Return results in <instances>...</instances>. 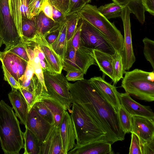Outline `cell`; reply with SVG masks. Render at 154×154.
<instances>
[{"label":"cell","mask_w":154,"mask_h":154,"mask_svg":"<svg viewBox=\"0 0 154 154\" xmlns=\"http://www.w3.org/2000/svg\"><path fill=\"white\" fill-rule=\"evenodd\" d=\"M142 4L145 11L151 14H154V0H142Z\"/></svg>","instance_id":"49"},{"label":"cell","mask_w":154,"mask_h":154,"mask_svg":"<svg viewBox=\"0 0 154 154\" xmlns=\"http://www.w3.org/2000/svg\"><path fill=\"white\" fill-rule=\"evenodd\" d=\"M131 11L126 6L122 9V18L124 27V49L122 53L125 71L129 70L135 61L134 52L131 31L130 14Z\"/></svg>","instance_id":"11"},{"label":"cell","mask_w":154,"mask_h":154,"mask_svg":"<svg viewBox=\"0 0 154 154\" xmlns=\"http://www.w3.org/2000/svg\"><path fill=\"white\" fill-rule=\"evenodd\" d=\"M53 18L57 23L61 25L66 22V15L55 8L53 7Z\"/></svg>","instance_id":"46"},{"label":"cell","mask_w":154,"mask_h":154,"mask_svg":"<svg viewBox=\"0 0 154 154\" xmlns=\"http://www.w3.org/2000/svg\"><path fill=\"white\" fill-rule=\"evenodd\" d=\"M88 80L92 86L118 111L121 104L119 97V92L116 87L100 76H94Z\"/></svg>","instance_id":"15"},{"label":"cell","mask_w":154,"mask_h":154,"mask_svg":"<svg viewBox=\"0 0 154 154\" xmlns=\"http://www.w3.org/2000/svg\"><path fill=\"white\" fill-rule=\"evenodd\" d=\"M0 60L8 72L19 82V79L24 74L28 63L8 51H0Z\"/></svg>","instance_id":"13"},{"label":"cell","mask_w":154,"mask_h":154,"mask_svg":"<svg viewBox=\"0 0 154 154\" xmlns=\"http://www.w3.org/2000/svg\"><path fill=\"white\" fill-rule=\"evenodd\" d=\"M45 85L49 97L60 103L66 110H70L71 98L69 82L63 73L50 74L43 71Z\"/></svg>","instance_id":"7"},{"label":"cell","mask_w":154,"mask_h":154,"mask_svg":"<svg viewBox=\"0 0 154 154\" xmlns=\"http://www.w3.org/2000/svg\"><path fill=\"white\" fill-rule=\"evenodd\" d=\"M62 62L63 69L66 72L81 71L84 74H86L91 65L96 64L93 50L81 44L78 48L75 50L70 42L67 45L64 57Z\"/></svg>","instance_id":"6"},{"label":"cell","mask_w":154,"mask_h":154,"mask_svg":"<svg viewBox=\"0 0 154 154\" xmlns=\"http://www.w3.org/2000/svg\"><path fill=\"white\" fill-rule=\"evenodd\" d=\"M8 51L14 54L27 63L29 60L24 44H19L13 46Z\"/></svg>","instance_id":"41"},{"label":"cell","mask_w":154,"mask_h":154,"mask_svg":"<svg viewBox=\"0 0 154 154\" xmlns=\"http://www.w3.org/2000/svg\"><path fill=\"white\" fill-rule=\"evenodd\" d=\"M113 2L120 5L127 6L131 13L134 14L142 24L145 21V9L142 4V0H112Z\"/></svg>","instance_id":"23"},{"label":"cell","mask_w":154,"mask_h":154,"mask_svg":"<svg viewBox=\"0 0 154 154\" xmlns=\"http://www.w3.org/2000/svg\"><path fill=\"white\" fill-rule=\"evenodd\" d=\"M119 97L121 105L132 116L143 117L154 121V114L150 106L137 103L126 92H119Z\"/></svg>","instance_id":"17"},{"label":"cell","mask_w":154,"mask_h":154,"mask_svg":"<svg viewBox=\"0 0 154 154\" xmlns=\"http://www.w3.org/2000/svg\"><path fill=\"white\" fill-rule=\"evenodd\" d=\"M2 63L4 80L8 82L12 88L19 90L21 87L20 83L17 82L8 72L3 64Z\"/></svg>","instance_id":"40"},{"label":"cell","mask_w":154,"mask_h":154,"mask_svg":"<svg viewBox=\"0 0 154 154\" xmlns=\"http://www.w3.org/2000/svg\"><path fill=\"white\" fill-rule=\"evenodd\" d=\"M111 144L105 140H98L75 146L67 154H113Z\"/></svg>","instance_id":"20"},{"label":"cell","mask_w":154,"mask_h":154,"mask_svg":"<svg viewBox=\"0 0 154 154\" xmlns=\"http://www.w3.org/2000/svg\"><path fill=\"white\" fill-rule=\"evenodd\" d=\"M52 125L40 116L32 107L29 112L25 127L31 131L37 137L40 146Z\"/></svg>","instance_id":"12"},{"label":"cell","mask_w":154,"mask_h":154,"mask_svg":"<svg viewBox=\"0 0 154 154\" xmlns=\"http://www.w3.org/2000/svg\"><path fill=\"white\" fill-rule=\"evenodd\" d=\"M140 142L142 154H154V138L148 141Z\"/></svg>","instance_id":"45"},{"label":"cell","mask_w":154,"mask_h":154,"mask_svg":"<svg viewBox=\"0 0 154 154\" xmlns=\"http://www.w3.org/2000/svg\"><path fill=\"white\" fill-rule=\"evenodd\" d=\"M32 63L34 70V74L37 77L43 87L47 90L45 83L43 72L40 64L38 56L35 54V57Z\"/></svg>","instance_id":"37"},{"label":"cell","mask_w":154,"mask_h":154,"mask_svg":"<svg viewBox=\"0 0 154 154\" xmlns=\"http://www.w3.org/2000/svg\"><path fill=\"white\" fill-rule=\"evenodd\" d=\"M0 36L5 45V51L23 44L11 16L8 0H0Z\"/></svg>","instance_id":"8"},{"label":"cell","mask_w":154,"mask_h":154,"mask_svg":"<svg viewBox=\"0 0 154 154\" xmlns=\"http://www.w3.org/2000/svg\"><path fill=\"white\" fill-rule=\"evenodd\" d=\"M131 133L137 135L141 142L151 140L154 138V121L143 117L132 116Z\"/></svg>","instance_id":"19"},{"label":"cell","mask_w":154,"mask_h":154,"mask_svg":"<svg viewBox=\"0 0 154 154\" xmlns=\"http://www.w3.org/2000/svg\"><path fill=\"white\" fill-rule=\"evenodd\" d=\"M72 104V109L69 112L76 136L75 146L105 140V134L99 125L79 105L74 103Z\"/></svg>","instance_id":"4"},{"label":"cell","mask_w":154,"mask_h":154,"mask_svg":"<svg viewBox=\"0 0 154 154\" xmlns=\"http://www.w3.org/2000/svg\"><path fill=\"white\" fill-rule=\"evenodd\" d=\"M3 43V42L2 39L0 36V47H1Z\"/></svg>","instance_id":"52"},{"label":"cell","mask_w":154,"mask_h":154,"mask_svg":"<svg viewBox=\"0 0 154 154\" xmlns=\"http://www.w3.org/2000/svg\"><path fill=\"white\" fill-rule=\"evenodd\" d=\"M66 22L60 25L59 34L51 46L60 57L61 60L64 59L66 48Z\"/></svg>","instance_id":"26"},{"label":"cell","mask_w":154,"mask_h":154,"mask_svg":"<svg viewBox=\"0 0 154 154\" xmlns=\"http://www.w3.org/2000/svg\"><path fill=\"white\" fill-rule=\"evenodd\" d=\"M84 74L81 71H70L67 72L66 77L68 81H75L84 79Z\"/></svg>","instance_id":"47"},{"label":"cell","mask_w":154,"mask_h":154,"mask_svg":"<svg viewBox=\"0 0 154 154\" xmlns=\"http://www.w3.org/2000/svg\"><path fill=\"white\" fill-rule=\"evenodd\" d=\"M66 50L67 45L71 40L78 25L80 19V17L77 12L68 14L66 15Z\"/></svg>","instance_id":"32"},{"label":"cell","mask_w":154,"mask_h":154,"mask_svg":"<svg viewBox=\"0 0 154 154\" xmlns=\"http://www.w3.org/2000/svg\"><path fill=\"white\" fill-rule=\"evenodd\" d=\"M85 4L83 0H69V8L67 15L77 12Z\"/></svg>","instance_id":"42"},{"label":"cell","mask_w":154,"mask_h":154,"mask_svg":"<svg viewBox=\"0 0 154 154\" xmlns=\"http://www.w3.org/2000/svg\"><path fill=\"white\" fill-rule=\"evenodd\" d=\"M33 107L43 118L52 125L54 124L53 116L49 108L42 101L36 102Z\"/></svg>","instance_id":"33"},{"label":"cell","mask_w":154,"mask_h":154,"mask_svg":"<svg viewBox=\"0 0 154 154\" xmlns=\"http://www.w3.org/2000/svg\"><path fill=\"white\" fill-rule=\"evenodd\" d=\"M86 4H88L89 3L91 2L92 0H83Z\"/></svg>","instance_id":"51"},{"label":"cell","mask_w":154,"mask_h":154,"mask_svg":"<svg viewBox=\"0 0 154 154\" xmlns=\"http://www.w3.org/2000/svg\"><path fill=\"white\" fill-rule=\"evenodd\" d=\"M8 96L21 124L25 126L29 111L27 103L24 97L19 90L14 88H12Z\"/></svg>","instance_id":"21"},{"label":"cell","mask_w":154,"mask_h":154,"mask_svg":"<svg viewBox=\"0 0 154 154\" xmlns=\"http://www.w3.org/2000/svg\"><path fill=\"white\" fill-rule=\"evenodd\" d=\"M44 0H30L29 9L31 18L38 15L42 11V5Z\"/></svg>","instance_id":"39"},{"label":"cell","mask_w":154,"mask_h":154,"mask_svg":"<svg viewBox=\"0 0 154 154\" xmlns=\"http://www.w3.org/2000/svg\"><path fill=\"white\" fill-rule=\"evenodd\" d=\"M144 45L143 53L148 61L150 63L154 70V41L145 37L143 40Z\"/></svg>","instance_id":"34"},{"label":"cell","mask_w":154,"mask_h":154,"mask_svg":"<svg viewBox=\"0 0 154 154\" xmlns=\"http://www.w3.org/2000/svg\"><path fill=\"white\" fill-rule=\"evenodd\" d=\"M81 27L80 38L84 46L113 54L115 50L106 38L96 28L86 21L80 19Z\"/></svg>","instance_id":"9"},{"label":"cell","mask_w":154,"mask_h":154,"mask_svg":"<svg viewBox=\"0 0 154 154\" xmlns=\"http://www.w3.org/2000/svg\"><path fill=\"white\" fill-rule=\"evenodd\" d=\"M26 41L38 45L44 53L47 70L51 74L61 73L63 65L61 58L46 41L43 34L36 32L34 37Z\"/></svg>","instance_id":"10"},{"label":"cell","mask_w":154,"mask_h":154,"mask_svg":"<svg viewBox=\"0 0 154 154\" xmlns=\"http://www.w3.org/2000/svg\"><path fill=\"white\" fill-rule=\"evenodd\" d=\"M125 6L113 2L101 6L98 9L100 13L109 20L112 18L121 17L122 9Z\"/></svg>","instance_id":"29"},{"label":"cell","mask_w":154,"mask_h":154,"mask_svg":"<svg viewBox=\"0 0 154 154\" xmlns=\"http://www.w3.org/2000/svg\"><path fill=\"white\" fill-rule=\"evenodd\" d=\"M21 30L22 40L23 43L34 37L37 31L35 17L22 21Z\"/></svg>","instance_id":"30"},{"label":"cell","mask_w":154,"mask_h":154,"mask_svg":"<svg viewBox=\"0 0 154 154\" xmlns=\"http://www.w3.org/2000/svg\"><path fill=\"white\" fill-rule=\"evenodd\" d=\"M19 90L23 95L27 103L29 111H30L35 103L38 101L34 94L32 92L20 87Z\"/></svg>","instance_id":"35"},{"label":"cell","mask_w":154,"mask_h":154,"mask_svg":"<svg viewBox=\"0 0 154 154\" xmlns=\"http://www.w3.org/2000/svg\"><path fill=\"white\" fill-rule=\"evenodd\" d=\"M42 11L47 17L53 20V7L47 0H44L42 5Z\"/></svg>","instance_id":"48"},{"label":"cell","mask_w":154,"mask_h":154,"mask_svg":"<svg viewBox=\"0 0 154 154\" xmlns=\"http://www.w3.org/2000/svg\"><path fill=\"white\" fill-rule=\"evenodd\" d=\"M34 74L32 61L29 60L24 74L19 79L20 82L31 80Z\"/></svg>","instance_id":"43"},{"label":"cell","mask_w":154,"mask_h":154,"mask_svg":"<svg viewBox=\"0 0 154 154\" xmlns=\"http://www.w3.org/2000/svg\"><path fill=\"white\" fill-rule=\"evenodd\" d=\"M129 154H142L140 139L138 136L131 133Z\"/></svg>","instance_id":"38"},{"label":"cell","mask_w":154,"mask_h":154,"mask_svg":"<svg viewBox=\"0 0 154 154\" xmlns=\"http://www.w3.org/2000/svg\"><path fill=\"white\" fill-rule=\"evenodd\" d=\"M25 46L26 51L29 60L33 61L35 57L34 51L32 47L26 45Z\"/></svg>","instance_id":"50"},{"label":"cell","mask_w":154,"mask_h":154,"mask_svg":"<svg viewBox=\"0 0 154 154\" xmlns=\"http://www.w3.org/2000/svg\"><path fill=\"white\" fill-rule=\"evenodd\" d=\"M72 103L81 106L99 125L105 134V140L112 145L125 139L118 111L91 84L83 79L69 82Z\"/></svg>","instance_id":"1"},{"label":"cell","mask_w":154,"mask_h":154,"mask_svg":"<svg viewBox=\"0 0 154 154\" xmlns=\"http://www.w3.org/2000/svg\"><path fill=\"white\" fill-rule=\"evenodd\" d=\"M60 26L54 28L43 35L46 41L50 44H51L57 37L60 32Z\"/></svg>","instance_id":"44"},{"label":"cell","mask_w":154,"mask_h":154,"mask_svg":"<svg viewBox=\"0 0 154 154\" xmlns=\"http://www.w3.org/2000/svg\"><path fill=\"white\" fill-rule=\"evenodd\" d=\"M25 128L23 134L24 142L23 154H39L40 144L38 139L31 131Z\"/></svg>","instance_id":"25"},{"label":"cell","mask_w":154,"mask_h":154,"mask_svg":"<svg viewBox=\"0 0 154 154\" xmlns=\"http://www.w3.org/2000/svg\"><path fill=\"white\" fill-rule=\"evenodd\" d=\"M35 17L36 32L43 35L54 28L60 25L47 17L42 11Z\"/></svg>","instance_id":"27"},{"label":"cell","mask_w":154,"mask_h":154,"mask_svg":"<svg viewBox=\"0 0 154 154\" xmlns=\"http://www.w3.org/2000/svg\"><path fill=\"white\" fill-rule=\"evenodd\" d=\"M29 0H8L11 16L21 39L22 21L31 18L28 6Z\"/></svg>","instance_id":"18"},{"label":"cell","mask_w":154,"mask_h":154,"mask_svg":"<svg viewBox=\"0 0 154 154\" xmlns=\"http://www.w3.org/2000/svg\"><path fill=\"white\" fill-rule=\"evenodd\" d=\"M121 87L130 95L145 101L154 100V72L138 69L125 71Z\"/></svg>","instance_id":"5"},{"label":"cell","mask_w":154,"mask_h":154,"mask_svg":"<svg viewBox=\"0 0 154 154\" xmlns=\"http://www.w3.org/2000/svg\"><path fill=\"white\" fill-rule=\"evenodd\" d=\"M12 108L0 100V142L5 154H19L24 148L23 133Z\"/></svg>","instance_id":"2"},{"label":"cell","mask_w":154,"mask_h":154,"mask_svg":"<svg viewBox=\"0 0 154 154\" xmlns=\"http://www.w3.org/2000/svg\"><path fill=\"white\" fill-rule=\"evenodd\" d=\"M112 67L114 84H116L120 79L123 78V75L125 71L123 63L122 53L116 51L112 55Z\"/></svg>","instance_id":"28"},{"label":"cell","mask_w":154,"mask_h":154,"mask_svg":"<svg viewBox=\"0 0 154 154\" xmlns=\"http://www.w3.org/2000/svg\"><path fill=\"white\" fill-rule=\"evenodd\" d=\"M118 113L121 126L125 133H131L132 129V116L121 105Z\"/></svg>","instance_id":"31"},{"label":"cell","mask_w":154,"mask_h":154,"mask_svg":"<svg viewBox=\"0 0 154 154\" xmlns=\"http://www.w3.org/2000/svg\"><path fill=\"white\" fill-rule=\"evenodd\" d=\"M41 101L50 109L53 116L54 124L59 127L66 110L58 101L50 97Z\"/></svg>","instance_id":"24"},{"label":"cell","mask_w":154,"mask_h":154,"mask_svg":"<svg viewBox=\"0 0 154 154\" xmlns=\"http://www.w3.org/2000/svg\"><path fill=\"white\" fill-rule=\"evenodd\" d=\"M93 51L95 63L100 70L113 81L112 55L96 49H93Z\"/></svg>","instance_id":"22"},{"label":"cell","mask_w":154,"mask_h":154,"mask_svg":"<svg viewBox=\"0 0 154 154\" xmlns=\"http://www.w3.org/2000/svg\"><path fill=\"white\" fill-rule=\"evenodd\" d=\"M53 7L66 15L68 12L69 0H47Z\"/></svg>","instance_id":"36"},{"label":"cell","mask_w":154,"mask_h":154,"mask_svg":"<svg viewBox=\"0 0 154 154\" xmlns=\"http://www.w3.org/2000/svg\"><path fill=\"white\" fill-rule=\"evenodd\" d=\"M77 13L80 19L86 21L98 30L116 51L122 53L124 49L122 35L113 23L110 22L100 13L97 6L86 4Z\"/></svg>","instance_id":"3"},{"label":"cell","mask_w":154,"mask_h":154,"mask_svg":"<svg viewBox=\"0 0 154 154\" xmlns=\"http://www.w3.org/2000/svg\"><path fill=\"white\" fill-rule=\"evenodd\" d=\"M63 148L65 154L73 149L76 145V136L70 115L66 111L59 125Z\"/></svg>","instance_id":"14"},{"label":"cell","mask_w":154,"mask_h":154,"mask_svg":"<svg viewBox=\"0 0 154 154\" xmlns=\"http://www.w3.org/2000/svg\"><path fill=\"white\" fill-rule=\"evenodd\" d=\"M39 154H65L59 127L53 125L40 146Z\"/></svg>","instance_id":"16"}]
</instances>
